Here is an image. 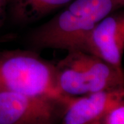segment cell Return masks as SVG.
Here are the masks:
<instances>
[{"mask_svg":"<svg viewBox=\"0 0 124 124\" xmlns=\"http://www.w3.org/2000/svg\"><path fill=\"white\" fill-rule=\"evenodd\" d=\"M124 8V0H72L37 28L30 42L36 49L82 50L89 33L103 18Z\"/></svg>","mask_w":124,"mask_h":124,"instance_id":"1","label":"cell"},{"mask_svg":"<svg viewBox=\"0 0 124 124\" xmlns=\"http://www.w3.org/2000/svg\"><path fill=\"white\" fill-rule=\"evenodd\" d=\"M57 84L62 94L79 97L124 86V70L79 50H68L55 63Z\"/></svg>","mask_w":124,"mask_h":124,"instance_id":"2","label":"cell"},{"mask_svg":"<svg viewBox=\"0 0 124 124\" xmlns=\"http://www.w3.org/2000/svg\"><path fill=\"white\" fill-rule=\"evenodd\" d=\"M0 91L33 96L61 97L55 63L41 57L35 50L0 51Z\"/></svg>","mask_w":124,"mask_h":124,"instance_id":"3","label":"cell"},{"mask_svg":"<svg viewBox=\"0 0 124 124\" xmlns=\"http://www.w3.org/2000/svg\"><path fill=\"white\" fill-rule=\"evenodd\" d=\"M68 97L0 91V124H60Z\"/></svg>","mask_w":124,"mask_h":124,"instance_id":"4","label":"cell"},{"mask_svg":"<svg viewBox=\"0 0 124 124\" xmlns=\"http://www.w3.org/2000/svg\"><path fill=\"white\" fill-rule=\"evenodd\" d=\"M84 51L120 69L124 53V8L103 18L85 40Z\"/></svg>","mask_w":124,"mask_h":124,"instance_id":"5","label":"cell"},{"mask_svg":"<svg viewBox=\"0 0 124 124\" xmlns=\"http://www.w3.org/2000/svg\"><path fill=\"white\" fill-rule=\"evenodd\" d=\"M124 103V86L79 97H69L60 124H97Z\"/></svg>","mask_w":124,"mask_h":124,"instance_id":"6","label":"cell"},{"mask_svg":"<svg viewBox=\"0 0 124 124\" xmlns=\"http://www.w3.org/2000/svg\"><path fill=\"white\" fill-rule=\"evenodd\" d=\"M72 0H8L12 19L22 24L38 21L58 9L63 8Z\"/></svg>","mask_w":124,"mask_h":124,"instance_id":"7","label":"cell"},{"mask_svg":"<svg viewBox=\"0 0 124 124\" xmlns=\"http://www.w3.org/2000/svg\"><path fill=\"white\" fill-rule=\"evenodd\" d=\"M97 124H124V103L111 110Z\"/></svg>","mask_w":124,"mask_h":124,"instance_id":"8","label":"cell"},{"mask_svg":"<svg viewBox=\"0 0 124 124\" xmlns=\"http://www.w3.org/2000/svg\"><path fill=\"white\" fill-rule=\"evenodd\" d=\"M8 6V0H0V26L1 23V20L3 17V15L6 7Z\"/></svg>","mask_w":124,"mask_h":124,"instance_id":"9","label":"cell"}]
</instances>
